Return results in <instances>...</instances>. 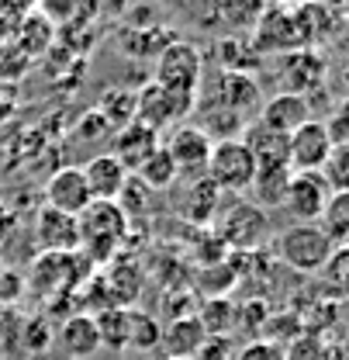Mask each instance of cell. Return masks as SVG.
<instances>
[{"label":"cell","mask_w":349,"mask_h":360,"mask_svg":"<svg viewBox=\"0 0 349 360\" xmlns=\"http://www.w3.org/2000/svg\"><path fill=\"white\" fill-rule=\"evenodd\" d=\"M322 284L336 302H349V246H336L322 267Z\"/></svg>","instance_id":"obj_31"},{"label":"cell","mask_w":349,"mask_h":360,"mask_svg":"<svg viewBox=\"0 0 349 360\" xmlns=\"http://www.w3.org/2000/svg\"><path fill=\"white\" fill-rule=\"evenodd\" d=\"M322 73H325V63H322L318 52H311V49L287 52V63H284V84H287V94H301V97H305V90L322 84Z\"/></svg>","instance_id":"obj_24"},{"label":"cell","mask_w":349,"mask_h":360,"mask_svg":"<svg viewBox=\"0 0 349 360\" xmlns=\"http://www.w3.org/2000/svg\"><path fill=\"white\" fill-rule=\"evenodd\" d=\"M52 39H55L52 18H48L45 11H28L25 18H18L11 45H14L18 52H25L28 59H35V56H45V49L52 45Z\"/></svg>","instance_id":"obj_22"},{"label":"cell","mask_w":349,"mask_h":360,"mask_svg":"<svg viewBox=\"0 0 349 360\" xmlns=\"http://www.w3.org/2000/svg\"><path fill=\"white\" fill-rule=\"evenodd\" d=\"M301 4H325V0H301Z\"/></svg>","instance_id":"obj_43"},{"label":"cell","mask_w":349,"mask_h":360,"mask_svg":"<svg viewBox=\"0 0 349 360\" xmlns=\"http://www.w3.org/2000/svg\"><path fill=\"white\" fill-rule=\"evenodd\" d=\"M318 174L325 177L332 194L349 191V142L346 146H332V153H329V160H325V167Z\"/></svg>","instance_id":"obj_33"},{"label":"cell","mask_w":349,"mask_h":360,"mask_svg":"<svg viewBox=\"0 0 349 360\" xmlns=\"http://www.w3.org/2000/svg\"><path fill=\"white\" fill-rule=\"evenodd\" d=\"M77 222H80V250H87L90 260L114 257V250H121V239L129 232V215L114 201H90V208L77 215Z\"/></svg>","instance_id":"obj_1"},{"label":"cell","mask_w":349,"mask_h":360,"mask_svg":"<svg viewBox=\"0 0 349 360\" xmlns=\"http://www.w3.org/2000/svg\"><path fill=\"white\" fill-rule=\"evenodd\" d=\"M201 108H221V111H232V115H239L242 122L253 115V111H260V84L249 77V73H232V70H225L218 77V84L211 90V97L208 101H197ZM194 104V108H197Z\"/></svg>","instance_id":"obj_10"},{"label":"cell","mask_w":349,"mask_h":360,"mask_svg":"<svg viewBox=\"0 0 349 360\" xmlns=\"http://www.w3.org/2000/svg\"><path fill=\"white\" fill-rule=\"evenodd\" d=\"M131 177H138L149 191H170L176 184V167H173V160H170V153L163 149V142H159V149L131 174Z\"/></svg>","instance_id":"obj_30"},{"label":"cell","mask_w":349,"mask_h":360,"mask_svg":"<svg viewBox=\"0 0 349 360\" xmlns=\"http://www.w3.org/2000/svg\"><path fill=\"white\" fill-rule=\"evenodd\" d=\"M266 0H215V21L232 39H249L266 14Z\"/></svg>","instance_id":"obj_19"},{"label":"cell","mask_w":349,"mask_h":360,"mask_svg":"<svg viewBox=\"0 0 349 360\" xmlns=\"http://www.w3.org/2000/svg\"><path fill=\"white\" fill-rule=\"evenodd\" d=\"M266 4H270V7H284L287 0H266Z\"/></svg>","instance_id":"obj_42"},{"label":"cell","mask_w":349,"mask_h":360,"mask_svg":"<svg viewBox=\"0 0 349 360\" xmlns=\"http://www.w3.org/2000/svg\"><path fill=\"white\" fill-rule=\"evenodd\" d=\"M194 104H197L194 97L173 94V90L159 87L152 80V84H145V87L135 94V122L145 125V129H152L156 135H163V132H170V129H176V122L183 115H190Z\"/></svg>","instance_id":"obj_7"},{"label":"cell","mask_w":349,"mask_h":360,"mask_svg":"<svg viewBox=\"0 0 349 360\" xmlns=\"http://www.w3.org/2000/svg\"><path fill=\"white\" fill-rule=\"evenodd\" d=\"M156 84L183 97H194L197 101V90L204 84V59H201V49L190 42H170L159 52V63H156Z\"/></svg>","instance_id":"obj_5"},{"label":"cell","mask_w":349,"mask_h":360,"mask_svg":"<svg viewBox=\"0 0 349 360\" xmlns=\"http://www.w3.org/2000/svg\"><path fill=\"white\" fill-rule=\"evenodd\" d=\"M194 360H232V340L228 336H208Z\"/></svg>","instance_id":"obj_38"},{"label":"cell","mask_w":349,"mask_h":360,"mask_svg":"<svg viewBox=\"0 0 349 360\" xmlns=\"http://www.w3.org/2000/svg\"><path fill=\"white\" fill-rule=\"evenodd\" d=\"M256 122L280 135H291V132H298L305 122H311V104H308V97H301V94H287L284 90V94L270 97L266 104H260V118Z\"/></svg>","instance_id":"obj_15"},{"label":"cell","mask_w":349,"mask_h":360,"mask_svg":"<svg viewBox=\"0 0 349 360\" xmlns=\"http://www.w3.org/2000/svg\"><path fill=\"white\" fill-rule=\"evenodd\" d=\"M318 229L329 236L332 246H349V191L329 198V205L318 219Z\"/></svg>","instance_id":"obj_27"},{"label":"cell","mask_w":349,"mask_h":360,"mask_svg":"<svg viewBox=\"0 0 349 360\" xmlns=\"http://www.w3.org/2000/svg\"><path fill=\"white\" fill-rule=\"evenodd\" d=\"M215 236H218L221 246L228 250H242V253H253L260 250V243L270 232V219L266 212L256 208L253 201H232L225 212L215 215Z\"/></svg>","instance_id":"obj_4"},{"label":"cell","mask_w":349,"mask_h":360,"mask_svg":"<svg viewBox=\"0 0 349 360\" xmlns=\"http://www.w3.org/2000/svg\"><path fill=\"white\" fill-rule=\"evenodd\" d=\"M329 198H332V191H329L325 177L318 170H301V174H291L287 198H284V212L301 225H318Z\"/></svg>","instance_id":"obj_9"},{"label":"cell","mask_w":349,"mask_h":360,"mask_svg":"<svg viewBox=\"0 0 349 360\" xmlns=\"http://www.w3.org/2000/svg\"><path fill=\"white\" fill-rule=\"evenodd\" d=\"M253 177H256V160H253V153L246 149L242 139H218L211 146L208 180L221 194H249Z\"/></svg>","instance_id":"obj_3"},{"label":"cell","mask_w":349,"mask_h":360,"mask_svg":"<svg viewBox=\"0 0 349 360\" xmlns=\"http://www.w3.org/2000/svg\"><path fill=\"white\" fill-rule=\"evenodd\" d=\"M204 340L208 333L197 322V315H176L159 333V350L166 354V360H194L197 350L204 347Z\"/></svg>","instance_id":"obj_14"},{"label":"cell","mask_w":349,"mask_h":360,"mask_svg":"<svg viewBox=\"0 0 349 360\" xmlns=\"http://www.w3.org/2000/svg\"><path fill=\"white\" fill-rule=\"evenodd\" d=\"M249 45L256 56H270V52H298L305 49L301 42V28H298V18H294V7H266L263 21L256 25V32L249 35Z\"/></svg>","instance_id":"obj_8"},{"label":"cell","mask_w":349,"mask_h":360,"mask_svg":"<svg viewBox=\"0 0 349 360\" xmlns=\"http://www.w3.org/2000/svg\"><path fill=\"white\" fill-rule=\"evenodd\" d=\"M346 14H349V0H346Z\"/></svg>","instance_id":"obj_44"},{"label":"cell","mask_w":349,"mask_h":360,"mask_svg":"<svg viewBox=\"0 0 349 360\" xmlns=\"http://www.w3.org/2000/svg\"><path fill=\"white\" fill-rule=\"evenodd\" d=\"M239 139L246 142V149L253 153V160H256V167H291L287 163V135L273 132V129H266L260 122H249Z\"/></svg>","instance_id":"obj_21"},{"label":"cell","mask_w":349,"mask_h":360,"mask_svg":"<svg viewBox=\"0 0 349 360\" xmlns=\"http://www.w3.org/2000/svg\"><path fill=\"white\" fill-rule=\"evenodd\" d=\"M235 360H284V347H277L270 340H249L246 347H239Z\"/></svg>","instance_id":"obj_36"},{"label":"cell","mask_w":349,"mask_h":360,"mask_svg":"<svg viewBox=\"0 0 349 360\" xmlns=\"http://www.w3.org/2000/svg\"><path fill=\"white\" fill-rule=\"evenodd\" d=\"M21 295H25V277H21L18 270L0 267V309L18 305V302H21Z\"/></svg>","instance_id":"obj_35"},{"label":"cell","mask_w":349,"mask_h":360,"mask_svg":"<svg viewBox=\"0 0 349 360\" xmlns=\"http://www.w3.org/2000/svg\"><path fill=\"white\" fill-rule=\"evenodd\" d=\"M55 343L62 347V354L73 360H84L90 354L100 350V336H97V326H93V315L77 312L70 315L59 329H55Z\"/></svg>","instance_id":"obj_20"},{"label":"cell","mask_w":349,"mask_h":360,"mask_svg":"<svg viewBox=\"0 0 349 360\" xmlns=\"http://www.w3.org/2000/svg\"><path fill=\"white\" fill-rule=\"evenodd\" d=\"M329 153H332V139L325 132V122H318V118H311L298 132L287 135V163H291L294 174H301V170H322L325 160H329Z\"/></svg>","instance_id":"obj_11"},{"label":"cell","mask_w":349,"mask_h":360,"mask_svg":"<svg viewBox=\"0 0 349 360\" xmlns=\"http://www.w3.org/2000/svg\"><path fill=\"white\" fill-rule=\"evenodd\" d=\"M35 243L42 253H80V222L73 215L42 208L35 222Z\"/></svg>","instance_id":"obj_13"},{"label":"cell","mask_w":349,"mask_h":360,"mask_svg":"<svg viewBox=\"0 0 349 360\" xmlns=\"http://www.w3.org/2000/svg\"><path fill=\"white\" fill-rule=\"evenodd\" d=\"M284 360H336V347L325 333H301L284 347Z\"/></svg>","instance_id":"obj_32"},{"label":"cell","mask_w":349,"mask_h":360,"mask_svg":"<svg viewBox=\"0 0 349 360\" xmlns=\"http://www.w3.org/2000/svg\"><path fill=\"white\" fill-rule=\"evenodd\" d=\"M159 135L152 132V129H145V125H138V122H131V125H125L121 132H118V153H111L129 174H135L156 149H159Z\"/></svg>","instance_id":"obj_23"},{"label":"cell","mask_w":349,"mask_h":360,"mask_svg":"<svg viewBox=\"0 0 349 360\" xmlns=\"http://www.w3.org/2000/svg\"><path fill=\"white\" fill-rule=\"evenodd\" d=\"M14 4H18V11H25V14H28V11H35V4H39V0H14Z\"/></svg>","instance_id":"obj_41"},{"label":"cell","mask_w":349,"mask_h":360,"mask_svg":"<svg viewBox=\"0 0 349 360\" xmlns=\"http://www.w3.org/2000/svg\"><path fill=\"white\" fill-rule=\"evenodd\" d=\"M159 333H163V322L156 315L142 312V309H129V350H135V354L156 350Z\"/></svg>","instance_id":"obj_29"},{"label":"cell","mask_w":349,"mask_h":360,"mask_svg":"<svg viewBox=\"0 0 349 360\" xmlns=\"http://www.w3.org/2000/svg\"><path fill=\"white\" fill-rule=\"evenodd\" d=\"M18 340H21V347H25L28 354H45V350L52 347L55 333H52L48 319L35 315V319H25V322H21V333H18Z\"/></svg>","instance_id":"obj_34"},{"label":"cell","mask_w":349,"mask_h":360,"mask_svg":"<svg viewBox=\"0 0 349 360\" xmlns=\"http://www.w3.org/2000/svg\"><path fill=\"white\" fill-rule=\"evenodd\" d=\"M176 212H180L183 222H190V225L215 222V215L221 212V191L208 177L190 180V184H183V194L176 201Z\"/></svg>","instance_id":"obj_16"},{"label":"cell","mask_w":349,"mask_h":360,"mask_svg":"<svg viewBox=\"0 0 349 360\" xmlns=\"http://www.w3.org/2000/svg\"><path fill=\"white\" fill-rule=\"evenodd\" d=\"M90 191H87V180H84V170L80 167H62L55 170L48 184H45V208L52 212H62V215H80L90 208Z\"/></svg>","instance_id":"obj_12"},{"label":"cell","mask_w":349,"mask_h":360,"mask_svg":"<svg viewBox=\"0 0 349 360\" xmlns=\"http://www.w3.org/2000/svg\"><path fill=\"white\" fill-rule=\"evenodd\" d=\"M80 170H84V180H87V191L93 201H118V194H121V187L129 180V170L111 153L87 160Z\"/></svg>","instance_id":"obj_17"},{"label":"cell","mask_w":349,"mask_h":360,"mask_svg":"<svg viewBox=\"0 0 349 360\" xmlns=\"http://www.w3.org/2000/svg\"><path fill=\"white\" fill-rule=\"evenodd\" d=\"M100 347L107 350H129V309H100L93 315Z\"/></svg>","instance_id":"obj_28"},{"label":"cell","mask_w":349,"mask_h":360,"mask_svg":"<svg viewBox=\"0 0 349 360\" xmlns=\"http://www.w3.org/2000/svg\"><path fill=\"white\" fill-rule=\"evenodd\" d=\"M291 167H256V177H253V205L256 208H284V198H287V184H291Z\"/></svg>","instance_id":"obj_25"},{"label":"cell","mask_w":349,"mask_h":360,"mask_svg":"<svg viewBox=\"0 0 349 360\" xmlns=\"http://www.w3.org/2000/svg\"><path fill=\"white\" fill-rule=\"evenodd\" d=\"M14 25H18V21H7V18L0 14V49L11 42V35H14Z\"/></svg>","instance_id":"obj_39"},{"label":"cell","mask_w":349,"mask_h":360,"mask_svg":"<svg viewBox=\"0 0 349 360\" xmlns=\"http://www.w3.org/2000/svg\"><path fill=\"white\" fill-rule=\"evenodd\" d=\"M332 347H336V360H349V333L339 343H332Z\"/></svg>","instance_id":"obj_40"},{"label":"cell","mask_w":349,"mask_h":360,"mask_svg":"<svg viewBox=\"0 0 349 360\" xmlns=\"http://www.w3.org/2000/svg\"><path fill=\"white\" fill-rule=\"evenodd\" d=\"M277 260L284 264V267L298 270V274H322L325 267V260H329V253L336 250L332 243H329V236L318 229V225H287L280 236H277Z\"/></svg>","instance_id":"obj_2"},{"label":"cell","mask_w":349,"mask_h":360,"mask_svg":"<svg viewBox=\"0 0 349 360\" xmlns=\"http://www.w3.org/2000/svg\"><path fill=\"white\" fill-rule=\"evenodd\" d=\"M80 264H84V253H42L35 260V288L42 295H62V291H70Z\"/></svg>","instance_id":"obj_18"},{"label":"cell","mask_w":349,"mask_h":360,"mask_svg":"<svg viewBox=\"0 0 349 360\" xmlns=\"http://www.w3.org/2000/svg\"><path fill=\"white\" fill-rule=\"evenodd\" d=\"M325 132H329V139H332V146H346L349 142V101H343V104L329 115Z\"/></svg>","instance_id":"obj_37"},{"label":"cell","mask_w":349,"mask_h":360,"mask_svg":"<svg viewBox=\"0 0 349 360\" xmlns=\"http://www.w3.org/2000/svg\"><path fill=\"white\" fill-rule=\"evenodd\" d=\"M197 322L204 326V333L208 336H228L232 329H235V315H239V305L235 302H228L225 295H211L208 302H201L197 305Z\"/></svg>","instance_id":"obj_26"},{"label":"cell","mask_w":349,"mask_h":360,"mask_svg":"<svg viewBox=\"0 0 349 360\" xmlns=\"http://www.w3.org/2000/svg\"><path fill=\"white\" fill-rule=\"evenodd\" d=\"M211 135L197 125H180L170 129L163 139V149L170 153L176 167V184H190V180L208 177V160H211Z\"/></svg>","instance_id":"obj_6"}]
</instances>
